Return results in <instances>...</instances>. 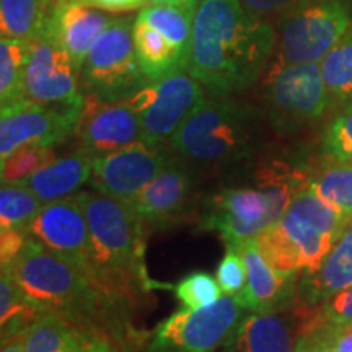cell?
Returning <instances> with one entry per match:
<instances>
[{"label":"cell","instance_id":"cell-1","mask_svg":"<svg viewBox=\"0 0 352 352\" xmlns=\"http://www.w3.org/2000/svg\"><path fill=\"white\" fill-rule=\"evenodd\" d=\"M276 43L271 21L246 12L241 0H201L188 72L210 94H239L258 80Z\"/></svg>","mask_w":352,"mask_h":352},{"label":"cell","instance_id":"cell-2","mask_svg":"<svg viewBox=\"0 0 352 352\" xmlns=\"http://www.w3.org/2000/svg\"><path fill=\"white\" fill-rule=\"evenodd\" d=\"M91 239V280L122 303L151 289L144 252L148 227L126 202L100 192L80 191Z\"/></svg>","mask_w":352,"mask_h":352},{"label":"cell","instance_id":"cell-3","mask_svg":"<svg viewBox=\"0 0 352 352\" xmlns=\"http://www.w3.org/2000/svg\"><path fill=\"white\" fill-rule=\"evenodd\" d=\"M25 297L41 314L64 316L76 327H98L109 315L113 303H120L39 241L28 239L10 266Z\"/></svg>","mask_w":352,"mask_h":352},{"label":"cell","instance_id":"cell-4","mask_svg":"<svg viewBox=\"0 0 352 352\" xmlns=\"http://www.w3.org/2000/svg\"><path fill=\"white\" fill-rule=\"evenodd\" d=\"M310 182L300 171L272 162L254 173L253 186L222 188L214 192L206 201L199 227L217 232L226 243L256 239L283 217L294 197L310 186Z\"/></svg>","mask_w":352,"mask_h":352},{"label":"cell","instance_id":"cell-5","mask_svg":"<svg viewBox=\"0 0 352 352\" xmlns=\"http://www.w3.org/2000/svg\"><path fill=\"white\" fill-rule=\"evenodd\" d=\"M349 220L308 186L294 197L277 222L256 236L264 256L280 274L315 272Z\"/></svg>","mask_w":352,"mask_h":352},{"label":"cell","instance_id":"cell-6","mask_svg":"<svg viewBox=\"0 0 352 352\" xmlns=\"http://www.w3.org/2000/svg\"><path fill=\"white\" fill-rule=\"evenodd\" d=\"M261 116L240 101L206 100L170 139L168 147L189 166L226 168L256 152Z\"/></svg>","mask_w":352,"mask_h":352},{"label":"cell","instance_id":"cell-7","mask_svg":"<svg viewBox=\"0 0 352 352\" xmlns=\"http://www.w3.org/2000/svg\"><path fill=\"white\" fill-rule=\"evenodd\" d=\"M134 21L131 16H114L94 43L80 72L83 95L118 103L151 83L135 54Z\"/></svg>","mask_w":352,"mask_h":352},{"label":"cell","instance_id":"cell-8","mask_svg":"<svg viewBox=\"0 0 352 352\" xmlns=\"http://www.w3.org/2000/svg\"><path fill=\"white\" fill-rule=\"evenodd\" d=\"M276 21V64H320L352 30V0H310Z\"/></svg>","mask_w":352,"mask_h":352},{"label":"cell","instance_id":"cell-9","mask_svg":"<svg viewBox=\"0 0 352 352\" xmlns=\"http://www.w3.org/2000/svg\"><path fill=\"white\" fill-rule=\"evenodd\" d=\"M245 311L230 296L197 310L179 308L153 329L145 352H215L230 340Z\"/></svg>","mask_w":352,"mask_h":352},{"label":"cell","instance_id":"cell-10","mask_svg":"<svg viewBox=\"0 0 352 352\" xmlns=\"http://www.w3.org/2000/svg\"><path fill=\"white\" fill-rule=\"evenodd\" d=\"M263 96L267 116L279 132L318 120L331 103L320 64H274Z\"/></svg>","mask_w":352,"mask_h":352},{"label":"cell","instance_id":"cell-11","mask_svg":"<svg viewBox=\"0 0 352 352\" xmlns=\"http://www.w3.org/2000/svg\"><path fill=\"white\" fill-rule=\"evenodd\" d=\"M206 100L204 87L189 72H178L151 82L126 101L138 113L144 142L164 145Z\"/></svg>","mask_w":352,"mask_h":352},{"label":"cell","instance_id":"cell-12","mask_svg":"<svg viewBox=\"0 0 352 352\" xmlns=\"http://www.w3.org/2000/svg\"><path fill=\"white\" fill-rule=\"evenodd\" d=\"M173 158L170 147L138 140L127 147L96 157L88 183L100 195L132 204Z\"/></svg>","mask_w":352,"mask_h":352},{"label":"cell","instance_id":"cell-13","mask_svg":"<svg viewBox=\"0 0 352 352\" xmlns=\"http://www.w3.org/2000/svg\"><path fill=\"white\" fill-rule=\"evenodd\" d=\"M83 103L44 104L28 98L0 109V160L23 145H54L76 134Z\"/></svg>","mask_w":352,"mask_h":352},{"label":"cell","instance_id":"cell-14","mask_svg":"<svg viewBox=\"0 0 352 352\" xmlns=\"http://www.w3.org/2000/svg\"><path fill=\"white\" fill-rule=\"evenodd\" d=\"M26 232L30 239L91 279L90 228L77 196L44 204Z\"/></svg>","mask_w":352,"mask_h":352},{"label":"cell","instance_id":"cell-15","mask_svg":"<svg viewBox=\"0 0 352 352\" xmlns=\"http://www.w3.org/2000/svg\"><path fill=\"white\" fill-rule=\"evenodd\" d=\"M26 98L44 104H72L85 101L80 72L65 47L44 26L32 41L25 82Z\"/></svg>","mask_w":352,"mask_h":352},{"label":"cell","instance_id":"cell-16","mask_svg":"<svg viewBox=\"0 0 352 352\" xmlns=\"http://www.w3.org/2000/svg\"><path fill=\"white\" fill-rule=\"evenodd\" d=\"M320 307L310 305L290 315L277 311L245 315L223 346V352H296L297 342L321 323Z\"/></svg>","mask_w":352,"mask_h":352},{"label":"cell","instance_id":"cell-17","mask_svg":"<svg viewBox=\"0 0 352 352\" xmlns=\"http://www.w3.org/2000/svg\"><path fill=\"white\" fill-rule=\"evenodd\" d=\"M196 175L175 155L173 162L144 189L132 208L148 230H164L189 219L196 202Z\"/></svg>","mask_w":352,"mask_h":352},{"label":"cell","instance_id":"cell-18","mask_svg":"<svg viewBox=\"0 0 352 352\" xmlns=\"http://www.w3.org/2000/svg\"><path fill=\"white\" fill-rule=\"evenodd\" d=\"M76 135L78 148L96 158L142 140V127L127 101L108 103L85 96Z\"/></svg>","mask_w":352,"mask_h":352},{"label":"cell","instance_id":"cell-19","mask_svg":"<svg viewBox=\"0 0 352 352\" xmlns=\"http://www.w3.org/2000/svg\"><path fill=\"white\" fill-rule=\"evenodd\" d=\"M114 16L100 8L87 7L72 0H56L51 8L46 28L65 47L74 64L82 72L94 43Z\"/></svg>","mask_w":352,"mask_h":352},{"label":"cell","instance_id":"cell-20","mask_svg":"<svg viewBox=\"0 0 352 352\" xmlns=\"http://www.w3.org/2000/svg\"><path fill=\"white\" fill-rule=\"evenodd\" d=\"M239 245L246 264V285L239 297L240 305L252 314L283 310L292 296V279L280 274L267 261L256 239L245 240Z\"/></svg>","mask_w":352,"mask_h":352},{"label":"cell","instance_id":"cell-21","mask_svg":"<svg viewBox=\"0 0 352 352\" xmlns=\"http://www.w3.org/2000/svg\"><path fill=\"white\" fill-rule=\"evenodd\" d=\"M94 155L77 148L69 155L54 158L51 164L43 166L20 184L28 188L44 204L65 199L76 196L78 189L88 183L94 170Z\"/></svg>","mask_w":352,"mask_h":352},{"label":"cell","instance_id":"cell-22","mask_svg":"<svg viewBox=\"0 0 352 352\" xmlns=\"http://www.w3.org/2000/svg\"><path fill=\"white\" fill-rule=\"evenodd\" d=\"M352 285V222L323 259L321 266L311 274H305L302 294L305 305L323 303L334 294Z\"/></svg>","mask_w":352,"mask_h":352},{"label":"cell","instance_id":"cell-23","mask_svg":"<svg viewBox=\"0 0 352 352\" xmlns=\"http://www.w3.org/2000/svg\"><path fill=\"white\" fill-rule=\"evenodd\" d=\"M134 47L148 82L160 80L178 72H188V57L176 50L158 30L138 16L134 21Z\"/></svg>","mask_w":352,"mask_h":352},{"label":"cell","instance_id":"cell-24","mask_svg":"<svg viewBox=\"0 0 352 352\" xmlns=\"http://www.w3.org/2000/svg\"><path fill=\"white\" fill-rule=\"evenodd\" d=\"M96 334L56 314H41L30 327L25 352H78Z\"/></svg>","mask_w":352,"mask_h":352},{"label":"cell","instance_id":"cell-25","mask_svg":"<svg viewBox=\"0 0 352 352\" xmlns=\"http://www.w3.org/2000/svg\"><path fill=\"white\" fill-rule=\"evenodd\" d=\"M196 8L178 3H148L140 8L138 19L158 30L176 50L189 59Z\"/></svg>","mask_w":352,"mask_h":352},{"label":"cell","instance_id":"cell-26","mask_svg":"<svg viewBox=\"0 0 352 352\" xmlns=\"http://www.w3.org/2000/svg\"><path fill=\"white\" fill-rule=\"evenodd\" d=\"M56 0H0V33L6 38L39 36Z\"/></svg>","mask_w":352,"mask_h":352},{"label":"cell","instance_id":"cell-27","mask_svg":"<svg viewBox=\"0 0 352 352\" xmlns=\"http://www.w3.org/2000/svg\"><path fill=\"white\" fill-rule=\"evenodd\" d=\"M32 41L28 39H0V104L16 103L26 98L25 82Z\"/></svg>","mask_w":352,"mask_h":352},{"label":"cell","instance_id":"cell-28","mask_svg":"<svg viewBox=\"0 0 352 352\" xmlns=\"http://www.w3.org/2000/svg\"><path fill=\"white\" fill-rule=\"evenodd\" d=\"M39 315H41V311L21 292L10 267H2V277H0V327H2V338L28 329Z\"/></svg>","mask_w":352,"mask_h":352},{"label":"cell","instance_id":"cell-29","mask_svg":"<svg viewBox=\"0 0 352 352\" xmlns=\"http://www.w3.org/2000/svg\"><path fill=\"white\" fill-rule=\"evenodd\" d=\"M331 101L352 103V30L320 63Z\"/></svg>","mask_w":352,"mask_h":352},{"label":"cell","instance_id":"cell-30","mask_svg":"<svg viewBox=\"0 0 352 352\" xmlns=\"http://www.w3.org/2000/svg\"><path fill=\"white\" fill-rule=\"evenodd\" d=\"M44 202L23 184L2 183L0 188V232L26 230Z\"/></svg>","mask_w":352,"mask_h":352},{"label":"cell","instance_id":"cell-31","mask_svg":"<svg viewBox=\"0 0 352 352\" xmlns=\"http://www.w3.org/2000/svg\"><path fill=\"white\" fill-rule=\"evenodd\" d=\"M310 186L333 208L352 222V164L329 160L310 182Z\"/></svg>","mask_w":352,"mask_h":352},{"label":"cell","instance_id":"cell-32","mask_svg":"<svg viewBox=\"0 0 352 352\" xmlns=\"http://www.w3.org/2000/svg\"><path fill=\"white\" fill-rule=\"evenodd\" d=\"M54 151L46 145H23L2 158V183L20 184L54 160Z\"/></svg>","mask_w":352,"mask_h":352},{"label":"cell","instance_id":"cell-33","mask_svg":"<svg viewBox=\"0 0 352 352\" xmlns=\"http://www.w3.org/2000/svg\"><path fill=\"white\" fill-rule=\"evenodd\" d=\"M175 296L179 303L186 308H204L212 305L223 296L217 277H212L208 272H191L175 285Z\"/></svg>","mask_w":352,"mask_h":352},{"label":"cell","instance_id":"cell-34","mask_svg":"<svg viewBox=\"0 0 352 352\" xmlns=\"http://www.w3.org/2000/svg\"><path fill=\"white\" fill-rule=\"evenodd\" d=\"M323 147L329 160L352 164V103H347L328 126Z\"/></svg>","mask_w":352,"mask_h":352},{"label":"cell","instance_id":"cell-35","mask_svg":"<svg viewBox=\"0 0 352 352\" xmlns=\"http://www.w3.org/2000/svg\"><path fill=\"white\" fill-rule=\"evenodd\" d=\"M217 280L223 296L239 298L246 285V264L239 245L227 243V253L217 267Z\"/></svg>","mask_w":352,"mask_h":352},{"label":"cell","instance_id":"cell-36","mask_svg":"<svg viewBox=\"0 0 352 352\" xmlns=\"http://www.w3.org/2000/svg\"><path fill=\"white\" fill-rule=\"evenodd\" d=\"M321 315L333 327H352V285L323 302Z\"/></svg>","mask_w":352,"mask_h":352},{"label":"cell","instance_id":"cell-37","mask_svg":"<svg viewBox=\"0 0 352 352\" xmlns=\"http://www.w3.org/2000/svg\"><path fill=\"white\" fill-rule=\"evenodd\" d=\"M307 2H310V0H241L246 12L263 20L280 19L287 12Z\"/></svg>","mask_w":352,"mask_h":352},{"label":"cell","instance_id":"cell-38","mask_svg":"<svg viewBox=\"0 0 352 352\" xmlns=\"http://www.w3.org/2000/svg\"><path fill=\"white\" fill-rule=\"evenodd\" d=\"M28 239L30 236L26 230L2 232V240H0V259H2V267L10 266V264L15 261Z\"/></svg>","mask_w":352,"mask_h":352},{"label":"cell","instance_id":"cell-39","mask_svg":"<svg viewBox=\"0 0 352 352\" xmlns=\"http://www.w3.org/2000/svg\"><path fill=\"white\" fill-rule=\"evenodd\" d=\"M72 2L83 3L87 7L100 8L108 13H124L140 10L151 3V0H72Z\"/></svg>","mask_w":352,"mask_h":352},{"label":"cell","instance_id":"cell-40","mask_svg":"<svg viewBox=\"0 0 352 352\" xmlns=\"http://www.w3.org/2000/svg\"><path fill=\"white\" fill-rule=\"evenodd\" d=\"M296 352H334L327 338V323L302 334Z\"/></svg>","mask_w":352,"mask_h":352},{"label":"cell","instance_id":"cell-41","mask_svg":"<svg viewBox=\"0 0 352 352\" xmlns=\"http://www.w3.org/2000/svg\"><path fill=\"white\" fill-rule=\"evenodd\" d=\"M327 338L334 352H352V327H333L327 323Z\"/></svg>","mask_w":352,"mask_h":352},{"label":"cell","instance_id":"cell-42","mask_svg":"<svg viewBox=\"0 0 352 352\" xmlns=\"http://www.w3.org/2000/svg\"><path fill=\"white\" fill-rule=\"evenodd\" d=\"M28 329L19 331L10 336L2 338V349L0 352H25L26 351V340H28Z\"/></svg>","mask_w":352,"mask_h":352},{"label":"cell","instance_id":"cell-43","mask_svg":"<svg viewBox=\"0 0 352 352\" xmlns=\"http://www.w3.org/2000/svg\"><path fill=\"white\" fill-rule=\"evenodd\" d=\"M78 352H118L116 347L111 346V342L103 340V338L95 336L94 340H90L85 346L82 347Z\"/></svg>","mask_w":352,"mask_h":352},{"label":"cell","instance_id":"cell-44","mask_svg":"<svg viewBox=\"0 0 352 352\" xmlns=\"http://www.w3.org/2000/svg\"><path fill=\"white\" fill-rule=\"evenodd\" d=\"M201 0H151V3H178V6H199Z\"/></svg>","mask_w":352,"mask_h":352}]
</instances>
